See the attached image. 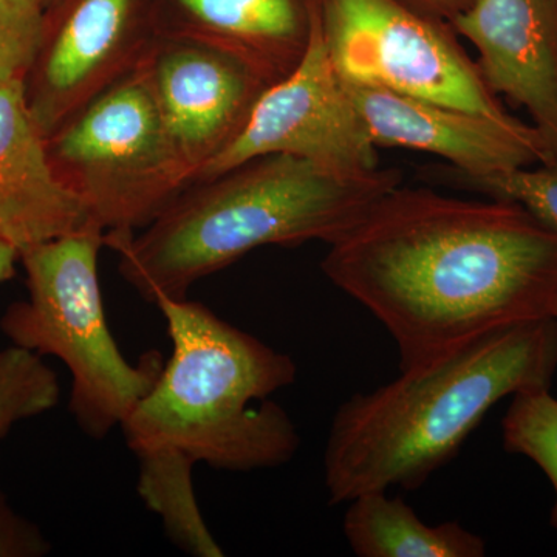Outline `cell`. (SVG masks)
I'll use <instances>...</instances> for the list:
<instances>
[{"label": "cell", "mask_w": 557, "mask_h": 557, "mask_svg": "<svg viewBox=\"0 0 557 557\" xmlns=\"http://www.w3.org/2000/svg\"><path fill=\"white\" fill-rule=\"evenodd\" d=\"M321 269L391 333L399 370L556 318L557 231L512 201L397 186L330 244Z\"/></svg>", "instance_id": "cell-1"}, {"label": "cell", "mask_w": 557, "mask_h": 557, "mask_svg": "<svg viewBox=\"0 0 557 557\" xmlns=\"http://www.w3.org/2000/svg\"><path fill=\"white\" fill-rule=\"evenodd\" d=\"M556 370L557 319L548 318L498 330L354 395L336 410L325 446L330 504L417 490L457 456L498 401L552 387Z\"/></svg>", "instance_id": "cell-2"}, {"label": "cell", "mask_w": 557, "mask_h": 557, "mask_svg": "<svg viewBox=\"0 0 557 557\" xmlns=\"http://www.w3.org/2000/svg\"><path fill=\"white\" fill-rule=\"evenodd\" d=\"M399 183L394 168L344 175L270 153L190 183L146 228L104 234V245L146 299H183L252 249L333 244Z\"/></svg>", "instance_id": "cell-3"}, {"label": "cell", "mask_w": 557, "mask_h": 557, "mask_svg": "<svg viewBox=\"0 0 557 557\" xmlns=\"http://www.w3.org/2000/svg\"><path fill=\"white\" fill-rule=\"evenodd\" d=\"M172 341L156 386L124 421L135 456L175 454L226 471L282 467L296 456V424L270 397L298 366L186 298L157 299Z\"/></svg>", "instance_id": "cell-4"}, {"label": "cell", "mask_w": 557, "mask_h": 557, "mask_svg": "<svg viewBox=\"0 0 557 557\" xmlns=\"http://www.w3.org/2000/svg\"><path fill=\"white\" fill-rule=\"evenodd\" d=\"M104 231L95 223L21 252L28 299L13 304L0 329L13 346L64 362L72 375L70 412L91 438L123 426L156 386L163 358L148 351L132 364L106 319L98 274Z\"/></svg>", "instance_id": "cell-5"}, {"label": "cell", "mask_w": 557, "mask_h": 557, "mask_svg": "<svg viewBox=\"0 0 557 557\" xmlns=\"http://www.w3.org/2000/svg\"><path fill=\"white\" fill-rule=\"evenodd\" d=\"M47 152L104 234L146 228L190 183L138 67L51 134Z\"/></svg>", "instance_id": "cell-6"}, {"label": "cell", "mask_w": 557, "mask_h": 557, "mask_svg": "<svg viewBox=\"0 0 557 557\" xmlns=\"http://www.w3.org/2000/svg\"><path fill=\"white\" fill-rule=\"evenodd\" d=\"M329 60L344 83L511 121L449 22L405 0H314Z\"/></svg>", "instance_id": "cell-7"}, {"label": "cell", "mask_w": 557, "mask_h": 557, "mask_svg": "<svg viewBox=\"0 0 557 557\" xmlns=\"http://www.w3.org/2000/svg\"><path fill=\"white\" fill-rule=\"evenodd\" d=\"M376 149L346 83L329 60L313 0V30L298 67L267 87L239 137L194 182L270 153L310 161L336 174L364 175L380 170Z\"/></svg>", "instance_id": "cell-8"}, {"label": "cell", "mask_w": 557, "mask_h": 557, "mask_svg": "<svg viewBox=\"0 0 557 557\" xmlns=\"http://www.w3.org/2000/svg\"><path fill=\"white\" fill-rule=\"evenodd\" d=\"M157 38L141 0H72L46 21L38 57L25 83L33 116L47 138L102 91L138 67Z\"/></svg>", "instance_id": "cell-9"}, {"label": "cell", "mask_w": 557, "mask_h": 557, "mask_svg": "<svg viewBox=\"0 0 557 557\" xmlns=\"http://www.w3.org/2000/svg\"><path fill=\"white\" fill-rule=\"evenodd\" d=\"M138 69L190 183L239 137L270 87L239 58L170 36L157 35Z\"/></svg>", "instance_id": "cell-10"}, {"label": "cell", "mask_w": 557, "mask_h": 557, "mask_svg": "<svg viewBox=\"0 0 557 557\" xmlns=\"http://www.w3.org/2000/svg\"><path fill=\"white\" fill-rule=\"evenodd\" d=\"M348 94L376 148H408L449 161L465 177L549 164L544 139L533 124L500 121L397 94L346 83Z\"/></svg>", "instance_id": "cell-11"}, {"label": "cell", "mask_w": 557, "mask_h": 557, "mask_svg": "<svg viewBox=\"0 0 557 557\" xmlns=\"http://www.w3.org/2000/svg\"><path fill=\"white\" fill-rule=\"evenodd\" d=\"M490 89L530 113L557 163V0H472L453 22Z\"/></svg>", "instance_id": "cell-12"}, {"label": "cell", "mask_w": 557, "mask_h": 557, "mask_svg": "<svg viewBox=\"0 0 557 557\" xmlns=\"http://www.w3.org/2000/svg\"><path fill=\"white\" fill-rule=\"evenodd\" d=\"M89 223L78 197L51 166L24 79L0 83V237L24 252Z\"/></svg>", "instance_id": "cell-13"}, {"label": "cell", "mask_w": 557, "mask_h": 557, "mask_svg": "<svg viewBox=\"0 0 557 557\" xmlns=\"http://www.w3.org/2000/svg\"><path fill=\"white\" fill-rule=\"evenodd\" d=\"M159 36L196 40L247 62L269 86L309 49L313 0H163Z\"/></svg>", "instance_id": "cell-14"}, {"label": "cell", "mask_w": 557, "mask_h": 557, "mask_svg": "<svg viewBox=\"0 0 557 557\" xmlns=\"http://www.w3.org/2000/svg\"><path fill=\"white\" fill-rule=\"evenodd\" d=\"M344 534L359 557H483L485 539L458 522L429 525L401 497L387 491L347 502Z\"/></svg>", "instance_id": "cell-15"}, {"label": "cell", "mask_w": 557, "mask_h": 557, "mask_svg": "<svg viewBox=\"0 0 557 557\" xmlns=\"http://www.w3.org/2000/svg\"><path fill=\"white\" fill-rule=\"evenodd\" d=\"M138 493L160 516L168 536L196 557L225 555L201 516L193 482V461L175 454L139 456Z\"/></svg>", "instance_id": "cell-16"}, {"label": "cell", "mask_w": 557, "mask_h": 557, "mask_svg": "<svg viewBox=\"0 0 557 557\" xmlns=\"http://www.w3.org/2000/svg\"><path fill=\"white\" fill-rule=\"evenodd\" d=\"M502 434L509 454L530 458L552 482L556 497L549 523L557 531V398L549 388L515 395Z\"/></svg>", "instance_id": "cell-17"}, {"label": "cell", "mask_w": 557, "mask_h": 557, "mask_svg": "<svg viewBox=\"0 0 557 557\" xmlns=\"http://www.w3.org/2000/svg\"><path fill=\"white\" fill-rule=\"evenodd\" d=\"M57 373L20 346L0 350V440L14 424L49 412L60 401Z\"/></svg>", "instance_id": "cell-18"}, {"label": "cell", "mask_w": 557, "mask_h": 557, "mask_svg": "<svg viewBox=\"0 0 557 557\" xmlns=\"http://www.w3.org/2000/svg\"><path fill=\"white\" fill-rule=\"evenodd\" d=\"M440 175L448 177L454 185L475 190L490 199L518 203L557 231V163L519 168L482 178L465 177L449 168H443Z\"/></svg>", "instance_id": "cell-19"}, {"label": "cell", "mask_w": 557, "mask_h": 557, "mask_svg": "<svg viewBox=\"0 0 557 557\" xmlns=\"http://www.w3.org/2000/svg\"><path fill=\"white\" fill-rule=\"evenodd\" d=\"M50 0H0V83L25 79L38 57Z\"/></svg>", "instance_id": "cell-20"}, {"label": "cell", "mask_w": 557, "mask_h": 557, "mask_svg": "<svg viewBox=\"0 0 557 557\" xmlns=\"http://www.w3.org/2000/svg\"><path fill=\"white\" fill-rule=\"evenodd\" d=\"M50 549L42 531L17 515L0 491V557H40Z\"/></svg>", "instance_id": "cell-21"}, {"label": "cell", "mask_w": 557, "mask_h": 557, "mask_svg": "<svg viewBox=\"0 0 557 557\" xmlns=\"http://www.w3.org/2000/svg\"><path fill=\"white\" fill-rule=\"evenodd\" d=\"M405 2L450 24L471 5L472 0H405Z\"/></svg>", "instance_id": "cell-22"}, {"label": "cell", "mask_w": 557, "mask_h": 557, "mask_svg": "<svg viewBox=\"0 0 557 557\" xmlns=\"http://www.w3.org/2000/svg\"><path fill=\"white\" fill-rule=\"evenodd\" d=\"M17 259H21L17 248L0 237V284L14 276Z\"/></svg>", "instance_id": "cell-23"}, {"label": "cell", "mask_w": 557, "mask_h": 557, "mask_svg": "<svg viewBox=\"0 0 557 557\" xmlns=\"http://www.w3.org/2000/svg\"><path fill=\"white\" fill-rule=\"evenodd\" d=\"M556 319H557V311H556Z\"/></svg>", "instance_id": "cell-24"}, {"label": "cell", "mask_w": 557, "mask_h": 557, "mask_svg": "<svg viewBox=\"0 0 557 557\" xmlns=\"http://www.w3.org/2000/svg\"><path fill=\"white\" fill-rule=\"evenodd\" d=\"M50 2H51V0H50Z\"/></svg>", "instance_id": "cell-25"}]
</instances>
